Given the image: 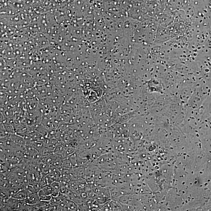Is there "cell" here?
I'll use <instances>...</instances> for the list:
<instances>
[{"mask_svg":"<svg viewBox=\"0 0 211 211\" xmlns=\"http://www.w3.org/2000/svg\"><path fill=\"white\" fill-rule=\"evenodd\" d=\"M38 194H39V200L50 201L52 198V196L51 195L46 194L42 189L39 190V192H38Z\"/></svg>","mask_w":211,"mask_h":211,"instance_id":"6","label":"cell"},{"mask_svg":"<svg viewBox=\"0 0 211 211\" xmlns=\"http://www.w3.org/2000/svg\"><path fill=\"white\" fill-rule=\"evenodd\" d=\"M34 206L37 211H49L51 208V204L49 201L39 200V203Z\"/></svg>","mask_w":211,"mask_h":211,"instance_id":"1","label":"cell"},{"mask_svg":"<svg viewBox=\"0 0 211 211\" xmlns=\"http://www.w3.org/2000/svg\"><path fill=\"white\" fill-rule=\"evenodd\" d=\"M26 197V192L24 189H21L17 193L14 194L12 198L17 200H25Z\"/></svg>","mask_w":211,"mask_h":211,"instance_id":"4","label":"cell"},{"mask_svg":"<svg viewBox=\"0 0 211 211\" xmlns=\"http://www.w3.org/2000/svg\"><path fill=\"white\" fill-rule=\"evenodd\" d=\"M53 189L52 196V197H56L58 196L60 193V183L58 181H55L51 184Z\"/></svg>","mask_w":211,"mask_h":211,"instance_id":"5","label":"cell"},{"mask_svg":"<svg viewBox=\"0 0 211 211\" xmlns=\"http://www.w3.org/2000/svg\"><path fill=\"white\" fill-rule=\"evenodd\" d=\"M26 203L29 205H33L37 203L39 201V198L38 192L35 193L31 196H26L25 199Z\"/></svg>","mask_w":211,"mask_h":211,"instance_id":"2","label":"cell"},{"mask_svg":"<svg viewBox=\"0 0 211 211\" xmlns=\"http://www.w3.org/2000/svg\"><path fill=\"white\" fill-rule=\"evenodd\" d=\"M65 199L63 194L60 193V194L56 197H52V198L50 200V202L51 204L58 205V204H60L63 202Z\"/></svg>","mask_w":211,"mask_h":211,"instance_id":"3","label":"cell"},{"mask_svg":"<svg viewBox=\"0 0 211 211\" xmlns=\"http://www.w3.org/2000/svg\"><path fill=\"white\" fill-rule=\"evenodd\" d=\"M43 190V192L45 193L46 194L48 195H51L52 196L53 192V189L52 187L51 184L46 186L44 188L42 189Z\"/></svg>","mask_w":211,"mask_h":211,"instance_id":"7","label":"cell"}]
</instances>
